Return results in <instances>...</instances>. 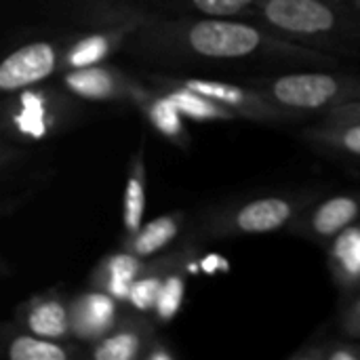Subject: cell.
Wrapping results in <instances>:
<instances>
[{
  "label": "cell",
  "mask_w": 360,
  "mask_h": 360,
  "mask_svg": "<svg viewBox=\"0 0 360 360\" xmlns=\"http://www.w3.org/2000/svg\"><path fill=\"white\" fill-rule=\"evenodd\" d=\"M255 86L274 103L293 110H329L340 103L360 99L359 78H346L325 72H300L278 78H262Z\"/></svg>",
  "instance_id": "6da1fadb"
},
{
  "label": "cell",
  "mask_w": 360,
  "mask_h": 360,
  "mask_svg": "<svg viewBox=\"0 0 360 360\" xmlns=\"http://www.w3.org/2000/svg\"><path fill=\"white\" fill-rule=\"evenodd\" d=\"M179 42L194 55L207 59H240L264 49L278 46L259 27L224 17L198 19L179 32Z\"/></svg>",
  "instance_id": "7a4b0ae2"
},
{
  "label": "cell",
  "mask_w": 360,
  "mask_h": 360,
  "mask_svg": "<svg viewBox=\"0 0 360 360\" xmlns=\"http://www.w3.org/2000/svg\"><path fill=\"white\" fill-rule=\"evenodd\" d=\"M169 80L221 103L224 108L234 112L238 118H249V120H259V122H285V120L297 118L293 110H287L274 103L257 86L247 89L240 84H232L226 80H211V78H169Z\"/></svg>",
  "instance_id": "3957f363"
},
{
  "label": "cell",
  "mask_w": 360,
  "mask_h": 360,
  "mask_svg": "<svg viewBox=\"0 0 360 360\" xmlns=\"http://www.w3.org/2000/svg\"><path fill=\"white\" fill-rule=\"evenodd\" d=\"M262 13L272 27L297 36H319L340 25V17L323 0H264Z\"/></svg>",
  "instance_id": "277c9868"
},
{
  "label": "cell",
  "mask_w": 360,
  "mask_h": 360,
  "mask_svg": "<svg viewBox=\"0 0 360 360\" xmlns=\"http://www.w3.org/2000/svg\"><path fill=\"white\" fill-rule=\"evenodd\" d=\"M57 49L51 42L38 40L19 46L0 65V89L15 93L49 78L57 68Z\"/></svg>",
  "instance_id": "5b68a950"
},
{
  "label": "cell",
  "mask_w": 360,
  "mask_h": 360,
  "mask_svg": "<svg viewBox=\"0 0 360 360\" xmlns=\"http://www.w3.org/2000/svg\"><path fill=\"white\" fill-rule=\"evenodd\" d=\"M297 207L293 200L283 196H264L245 202L238 211L228 219V232L234 234H268L285 228Z\"/></svg>",
  "instance_id": "8992f818"
},
{
  "label": "cell",
  "mask_w": 360,
  "mask_h": 360,
  "mask_svg": "<svg viewBox=\"0 0 360 360\" xmlns=\"http://www.w3.org/2000/svg\"><path fill=\"white\" fill-rule=\"evenodd\" d=\"M116 297L97 289L91 293L80 295L70 306L72 316V333L78 340L97 342L108 335L118 325V310Z\"/></svg>",
  "instance_id": "52a82bcc"
},
{
  "label": "cell",
  "mask_w": 360,
  "mask_h": 360,
  "mask_svg": "<svg viewBox=\"0 0 360 360\" xmlns=\"http://www.w3.org/2000/svg\"><path fill=\"white\" fill-rule=\"evenodd\" d=\"M65 86L86 99H122L129 97L133 99L135 95V84L129 82L120 72L99 68V65H89V68H78L70 70L63 78Z\"/></svg>",
  "instance_id": "ba28073f"
},
{
  "label": "cell",
  "mask_w": 360,
  "mask_h": 360,
  "mask_svg": "<svg viewBox=\"0 0 360 360\" xmlns=\"http://www.w3.org/2000/svg\"><path fill=\"white\" fill-rule=\"evenodd\" d=\"M360 215V196L340 194L314 207L306 221V232L316 240H333L344 234Z\"/></svg>",
  "instance_id": "9c48e42d"
},
{
  "label": "cell",
  "mask_w": 360,
  "mask_h": 360,
  "mask_svg": "<svg viewBox=\"0 0 360 360\" xmlns=\"http://www.w3.org/2000/svg\"><path fill=\"white\" fill-rule=\"evenodd\" d=\"M143 264L141 257H137L131 251H120L114 255H108L95 276H93V285L105 293H110L112 297H116L118 302H129L131 289L135 285V281L139 278V274L143 272Z\"/></svg>",
  "instance_id": "30bf717a"
},
{
  "label": "cell",
  "mask_w": 360,
  "mask_h": 360,
  "mask_svg": "<svg viewBox=\"0 0 360 360\" xmlns=\"http://www.w3.org/2000/svg\"><path fill=\"white\" fill-rule=\"evenodd\" d=\"M150 329L143 323L116 325L108 335L95 342L91 356L95 360H133L143 354Z\"/></svg>",
  "instance_id": "8fae6325"
},
{
  "label": "cell",
  "mask_w": 360,
  "mask_h": 360,
  "mask_svg": "<svg viewBox=\"0 0 360 360\" xmlns=\"http://www.w3.org/2000/svg\"><path fill=\"white\" fill-rule=\"evenodd\" d=\"M152 80L158 84V91L162 95H167L175 105L177 110L188 116V118H194V120H232V118H238L234 112H230L228 108H224L221 103L200 95V93H194L181 84H175L171 82L167 76H152Z\"/></svg>",
  "instance_id": "7c38bea8"
},
{
  "label": "cell",
  "mask_w": 360,
  "mask_h": 360,
  "mask_svg": "<svg viewBox=\"0 0 360 360\" xmlns=\"http://www.w3.org/2000/svg\"><path fill=\"white\" fill-rule=\"evenodd\" d=\"M133 101H137V105L143 110V114L148 116V120L154 124V129L158 133H162L167 139H171L175 143H188V133L181 122L184 114L177 110V105L167 95H162L160 91L150 93V91L137 86Z\"/></svg>",
  "instance_id": "4fadbf2b"
},
{
  "label": "cell",
  "mask_w": 360,
  "mask_h": 360,
  "mask_svg": "<svg viewBox=\"0 0 360 360\" xmlns=\"http://www.w3.org/2000/svg\"><path fill=\"white\" fill-rule=\"evenodd\" d=\"M25 329L49 340H63L72 333L70 308L57 297L36 300L25 312Z\"/></svg>",
  "instance_id": "5bb4252c"
},
{
  "label": "cell",
  "mask_w": 360,
  "mask_h": 360,
  "mask_svg": "<svg viewBox=\"0 0 360 360\" xmlns=\"http://www.w3.org/2000/svg\"><path fill=\"white\" fill-rule=\"evenodd\" d=\"M179 228H181L179 215H160L152 219L150 224L141 226L135 234H131L129 240L124 243V249L135 253L141 259L152 257L154 253L165 249L169 243H173Z\"/></svg>",
  "instance_id": "9a60e30c"
},
{
  "label": "cell",
  "mask_w": 360,
  "mask_h": 360,
  "mask_svg": "<svg viewBox=\"0 0 360 360\" xmlns=\"http://www.w3.org/2000/svg\"><path fill=\"white\" fill-rule=\"evenodd\" d=\"M143 213H146V167L139 152L131 165L127 188H124V200H122V226L129 236L143 226Z\"/></svg>",
  "instance_id": "2e32d148"
},
{
  "label": "cell",
  "mask_w": 360,
  "mask_h": 360,
  "mask_svg": "<svg viewBox=\"0 0 360 360\" xmlns=\"http://www.w3.org/2000/svg\"><path fill=\"white\" fill-rule=\"evenodd\" d=\"M308 135L323 146L360 158V120L325 118L323 124L314 127Z\"/></svg>",
  "instance_id": "e0dca14e"
},
{
  "label": "cell",
  "mask_w": 360,
  "mask_h": 360,
  "mask_svg": "<svg viewBox=\"0 0 360 360\" xmlns=\"http://www.w3.org/2000/svg\"><path fill=\"white\" fill-rule=\"evenodd\" d=\"M11 360H68L72 359V350L59 344V340H49L40 335H17L11 340L8 350Z\"/></svg>",
  "instance_id": "ac0fdd59"
},
{
  "label": "cell",
  "mask_w": 360,
  "mask_h": 360,
  "mask_svg": "<svg viewBox=\"0 0 360 360\" xmlns=\"http://www.w3.org/2000/svg\"><path fill=\"white\" fill-rule=\"evenodd\" d=\"M184 295H186V276L181 270H167L160 293H158V302L154 308L156 321L158 323H171L177 312L181 310L184 304Z\"/></svg>",
  "instance_id": "d6986e66"
},
{
  "label": "cell",
  "mask_w": 360,
  "mask_h": 360,
  "mask_svg": "<svg viewBox=\"0 0 360 360\" xmlns=\"http://www.w3.org/2000/svg\"><path fill=\"white\" fill-rule=\"evenodd\" d=\"M112 49V40L110 36L97 34V36H86L82 40H78L68 55L63 57V63L70 70H78V68H89V65H97V61H101Z\"/></svg>",
  "instance_id": "ffe728a7"
},
{
  "label": "cell",
  "mask_w": 360,
  "mask_h": 360,
  "mask_svg": "<svg viewBox=\"0 0 360 360\" xmlns=\"http://www.w3.org/2000/svg\"><path fill=\"white\" fill-rule=\"evenodd\" d=\"M165 274L160 266H154V268H143V272L139 274V278L135 281L133 289H131V295H129V304L139 310V312H150L156 308V302H158V293H160V287H162V281H165Z\"/></svg>",
  "instance_id": "44dd1931"
},
{
  "label": "cell",
  "mask_w": 360,
  "mask_h": 360,
  "mask_svg": "<svg viewBox=\"0 0 360 360\" xmlns=\"http://www.w3.org/2000/svg\"><path fill=\"white\" fill-rule=\"evenodd\" d=\"M255 0H192L194 8L209 15V17H228L243 13L249 8Z\"/></svg>",
  "instance_id": "7402d4cb"
},
{
  "label": "cell",
  "mask_w": 360,
  "mask_h": 360,
  "mask_svg": "<svg viewBox=\"0 0 360 360\" xmlns=\"http://www.w3.org/2000/svg\"><path fill=\"white\" fill-rule=\"evenodd\" d=\"M342 329L346 335L360 340V293L344 308L342 312Z\"/></svg>",
  "instance_id": "603a6c76"
},
{
  "label": "cell",
  "mask_w": 360,
  "mask_h": 360,
  "mask_svg": "<svg viewBox=\"0 0 360 360\" xmlns=\"http://www.w3.org/2000/svg\"><path fill=\"white\" fill-rule=\"evenodd\" d=\"M325 118H335V120H360V99H352L346 103H340L335 108H329L325 112Z\"/></svg>",
  "instance_id": "cb8c5ba5"
},
{
  "label": "cell",
  "mask_w": 360,
  "mask_h": 360,
  "mask_svg": "<svg viewBox=\"0 0 360 360\" xmlns=\"http://www.w3.org/2000/svg\"><path fill=\"white\" fill-rule=\"evenodd\" d=\"M323 359H329V360H342V359H360V350L359 348H354V346H350V344H342V348H333V350H329V352H323L321 354Z\"/></svg>",
  "instance_id": "d4e9b609"
},
{
  "label": "cell",
  "mask_w": 360,
  "mask_h": 360,
  "mask_svg": "<svg viewBox=\"0 0 360 360\" xmlns=\"http://www.w3.org/2000/svg\"><path fill=\"white\" fill-rule=\"evenodd\" d=\"M359 2H360V0H359Z\"/></svg>",
  "instance_id": "484cf974"
}]
</instances>
